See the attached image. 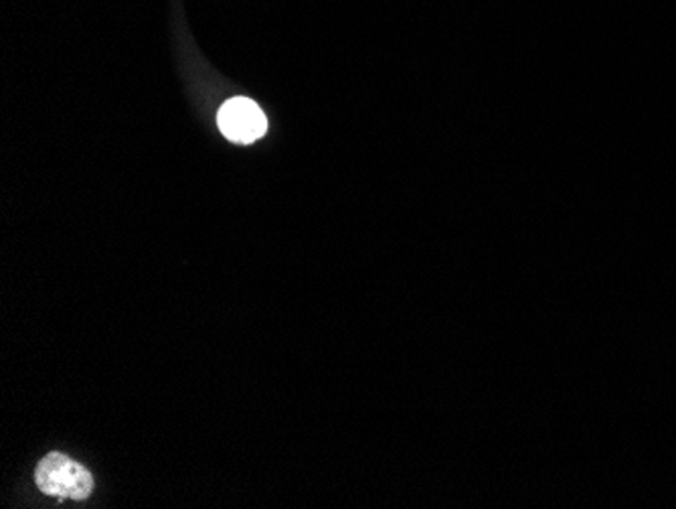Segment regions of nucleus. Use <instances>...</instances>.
Segmentation results:
<instances>
[{
  "instance_id": "nucleus-2",
  "label": "nucleus",
  "mask_w": 676,
  "mask_h": 509,
  "mask_svg": "<svg viewBox=\"0 0 676 509\" xmlns=\"http://www.w3.org/2000/svg\"><path fill=\"white\" fill-rule=\"evenodd\" d=\"M217 124L223 136L237 145H251L268 132V118L249 98H231L223 104Z\"/></svg>"
},
{
  "instance_id": "nucleus-1",
  "label": "nucleus",
  "mask_w": 676,
  "mask_h": 509,
  "mask_svg": "<svg viewBox=\"0 0 676 509\" xmlns=\"http://www.w3.org/2000/svg\"><path fill=\"white\" fill-rule=\"evenodd\" d=\"M37 487L47 495L86 499L94 489V477L86 466L61 452L47 455L35 471Z\"/></svg>"
}]
</instances>
